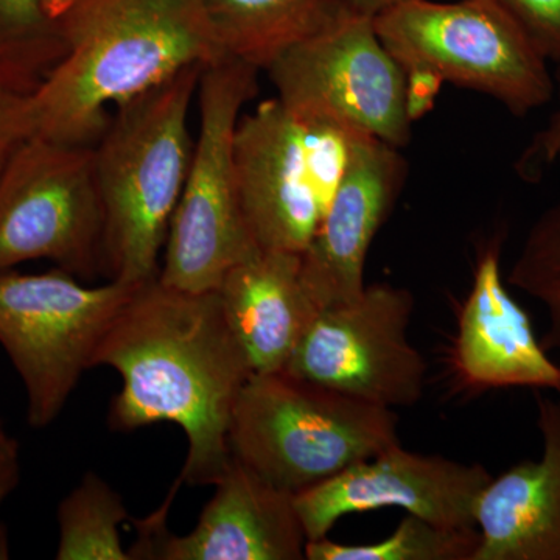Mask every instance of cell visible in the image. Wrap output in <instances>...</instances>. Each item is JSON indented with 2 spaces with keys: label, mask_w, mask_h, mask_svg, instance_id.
<instances>
[{
  "label": "cell",
  "mask_w": 560,
  "mask_h": 560,
  "mask_svg": "<svg viewBox=\"0 0 560 560\" xmlns=\"http://www.w3.org/2000/svg\"><path fill=\"white\" fill-rule=\"evenodd\" d=\"M7 436H9V433H7L5 429H3L2 420H0V442L5 440Z\"/></svg>",
  "instance_id": "f546056e"
},
{
  "label": "cell",
  "mask_w": 560,
  "mask_h": 560,
  "mask_svg": "<svg viewBox=\"0 0 560 560\" xmlns=\"http://www.w3.org/2000/svg\"><path fill=\"white\" fill-rule=\"evenodd\" d=\"M492 475L481 464L393 445L294 495L308 540L329 536L346 515L400 508L442 528H477L475 510Z\"/></svg>",
  "instance_id": "7c38bea8"
},
{
  "label": "cell",
  "mask_w": 560,
  "mask_h": 560,
  "mask_svg": "<svg viewBox=\"0 0 560 560\" xmlns=\"http://www.w3.org/2000/svg\"><path fill=\"white\" fill-rule=\"evenodd\" d=\"M548 61L560 65V0H495Z\"/></svg>",
  "instance_id": "603a6c76"
},
{
  "label": "cell",
  "mask_w": 560,
  "mask_h": 560,
  "mask_svg": "<svg viewBox=\"0 0 560 560\" xmlns=\"http://www.w3.org/2000/svg\"><path fill=\"white\" fill-rule=\"evenodd\" d=\"M480 544L477 528H442L407 514L386 539L345 545L329 537L308 540L307 560H474Z\"/></svg>",
  "instance_id": "44dd1931"
},
{
  "label": "cell",
  "mask_w": 560,
  "mask_h": 560,
  "mask_svg": "<svg viewBox=\"0 0 560 560\" xmlns=\"http://www.w3.org/2000/svg\"><path fill=\"white\" fill-rule=\"evenodd\" d=\"M183 481H176L160 510L132 521L138 537L131 560H302L307 534L293 493L254 474L232 456L215 481L197 526L186 536L167 528L172 500Z\"/></svg>",
  "instance_id": "4fadbf2b"
},
{
  "label": "cell",
  "mask_w": 560,
  "mask_h": 560,
  "mask_svg": "<svg viewBox=\"0 0 560 560\" xmlns=\"http://www.w3.org/2000/svg\"><path fill=\"white\" fill-rule=\"evenodd\" d=\"M228 58L267 70L346 13L342 0H202Z\"/></svg>",
  "instance_id": "ac0fdd59"
},
{
  "label": "cell",
  "mask_w": 560,
  "mask_h": 560,
  "mask_svg": "<svg viewBox=\"0 0 560 560\" xmlns=\"http://www.w3.org/2000/svg\"><path fill=\"white\" fill-rule=\"evenodd\" d=\"M508 283L544 305L548 327L541 346L560 352V201L530 226Z\"/></svg>",
  "instance_id": "7402d4cb"
},
{
  "label": "cell",
  "mask_w": 560,
  "mask_h": 560,
  "mask_svg": "<svg viewBox=\"0 0 560 560\" xmlns=\"http://www.w3.org/2000/svg\"><path fill=\"white\" fill-rule=\"evenodd\" d=\"M58 560H131L120 526L130 518L124 499L95 471H88L58 506Z\"/></svg>",
  "instance_id": "ffe728a7"
},
{
  "label": "cell",
  "mask_w": 560,
  "mask_h": 560,
  "mask_svg": "<svg viewBox=\"0 0 560 560\" xmlns=\"http://www.w3.org/2000/svg\"><path fill=\"white\" fill-rule=\"evenodd\" d=\"M560 138V95H559V105L558 108H556L555 114H552V117L550 121H548L547 127L544 128V130H540L537 132L536 136H534V139L530 140L529 143V153L533 154L534 158H537V160H545L547 158V154H550V151L552 150V147L556 145V142H558Z\"/></svg>",
  "instance_id": "484cf974"
},
{
  "label": "cell",
  "mask_w": 560,
  "mask_h": 560,
  "mask_svg": "<svg viewBox=\"0 0 560 560\" xmlns=\"http://www.w3.org/2000/svg\"><path fill=\"white\" fill-rule=\"evenodd\" d=\"M360 135L268 98L238 120L235 175L257 249L301 254L340 186Z\"/></svg>",
  "instance_id": "5b68a950"
},
{
  "label": "cell",
  "mask_w": 560,
  "mask_h": 560,
  "mask_svg": "<svg viewBox=\"0 0 560 560\" xmlns=\"http://www.w3.org/2000/svg\"><path fill=\"white\" fill-rule=\"evenodd\" d=\"M259 72L234 58L202 70L200 127L161 264L167 285L217 290L232 267L257 250L238 197L234 139L243 108L259 91Z\"/></svg>",
  "instance_id": "8992f818"
},
{
  "label": "cell",
  "mask_w": 560,
  "mask_h": 560,
  "mask_svg": "<svg viewBox=\"0 0 560 560\" xmlns=\"http://www.w3.org/2000/svg\"><path fill=\"white\" fill-rule=\"evenodd\" d=\"M559 167L560 168V138L556 145L552 147L550 154H548L547 161H545L544 173L548 171V168Z\"/></svg>",
  "instance_id": "83f0119b"
},
{
  "label": "cell",
  "mask_w": 560,
  "mask_h": 560,
  "mask_svg": "<svg viewBox=\"0 0 560 560\" xmlns=\"http://www.w3.org/2000/svg\"><path fill=\"white\" fill-rule=\"evenodd\" d=\"M399 419L287 370L253 374L232 410V456L276 488L296 493L400 444Z\"/></svg>",
  "instance_id": "277c9868"
},
{
  "label": "cell",
  "mask_w": 560,
  "mask_h": 560,
  "mask_svg": "<svg viewBox=\"0 0 560 560\" xmlns=\"http://www.w3.org/2000/svg\"><path fill=\"white\" fill-rule=\"evenodd\" d=\"M98 366L121 378L110 429L176 423L187 438L180 481L215 485L232 459V410L253 375L217 290L195 293L160 278L136 287L95 353Z\"/></svg>",
  "instance_id": "6da1fadb"
},
{
  "label": "cell",
  "mask_w": 560,
  "mask_h": 560,
  "mask_svg": "<svg viewBox=\"0 0 560 560\" xmlns=\"http://www.w3.org/2000/svg\"><path fill=\"white\" fill-rule=\"evenodd\" d=\"M372 21L407 73L480 92L518 117L555 95L550 61L495 0H404Z\"/></svg>",
  "instance_id": "52a82bcc"
},
{
  "label": "cell",
  "mask_w": 560,
  "mask_h": 560,
  "mask_svg": "<svg viewBox=\"0 0 560 560\" xmlns=\"http://www.w3.org/2000/svg\"><path fill=\"white\" fill-rule=\"evenodd\" d=\"M501 241L480 250L474 282L458 313L451 368L464 389H551L560 393V364L534 334L525 308L501 276Z\"/></svg>",
  "instance_id": "9a60e30c"
},
{
  "label": "cell",
  "mask_w": 560,
  "mask_h": 560,
  "mask_svg": "<svg viewBox=\"0 0 560 560\" xmlns=\"http://www.w3.org/2000/svg\"><path fill=\"white\" fill-rule=\"evenodd\" d=\"M70 0H0V80L33 94L66 54Z\"/></svg>",
  "instance_id": "d6986e66"
},
{
  "label": "cell",
  "mask_w": 560,
  "mask_h": 560,
  "mask_svg": "<svg viewBox=\"0 0 560 560\" xmlns=\"http://www.w3.org/2000/svg\"><path fill=\"white\" fill-rule=\"evenodd\" d=\"M539 460H523L482 490L474 560H560V401L537 394Z\"/></svg>",
  "instance_id": "2e32d148"
},
{
  "label": "cell",
  "mask_w": 560,
  "mask_h": 560,
  "mask_svg": "<svg viewBox=\"0 0 560 560\" xmlns=\"http://www.w3.org/2000/svg\"><path fill=\"white\" fill-rule=\"evenodd\" d=\"M342 2H345L346 10L349 13L374 20L383 11L389 10L390 7L397 5L404 0H342Z\"/></svg>",
  "instance_id": "4316f807"
},
{
  "label": "cell",
  "mask_w": 560,
  "mask_h": 560,
  "mask_svg": "<svg viewBox=\"0 0 560 560\" xmlns=\"http://www.w3.org/2000/svg\"><path fill=\"white\" fill-rule=\"evenodd\" d=\"M136 287L84 285L61 268L0 271V346L24 385L33 429H46L65 410Z\"/></svg>",
  "instance_id": "ba28073f"
},
{
  "label": "cell",
  "mask_w": 560,
  "mask_h": 560,
  "mask_svg": "<svg viewBox=\"0 0 560 560\" xmlns=\"http://www.w3.org/2000/svg\"><path fill=\"white\" fill-rule=\"evenodd\" d=\"M415 296L390 283L324 308L285 370L378 407L410 408L423 397L429 363L408 340Z\"/></svg>",
  "instance_id": "8fae6325"
},
{
  "label": "cell",
  "mask_w": 560,
  "mask_h": 560,
  "mask_svg": "<svg viewBox=\"0 0 560 560\" xmlns=\"http://www.w3.org/2000/svg\"><path fill=\"white\" fill-rule=\"evenodd\" d=\"M50 260L79 279L103 272L94 145L35 135L0 175V271Z\"/></svg>",
  "instance_id": "9c48e42d"
},
{
  "label": "cell",
  "mask_w": 560,
  "mask_h": 560,
  "mask_svg": "<svg viewBox=\"0 0 560 560\" xmlns=\"http://www.w3.org/2000/svg\"><path fill=\"white\" fill-rule=\"evenodd\" d=\"M407 175L397 147L374 138L357 142L329 208L301 253L302 280L319 311L357 300L366 289L368 253Z\"/></svg>",
  "instance_id": "5bb4252c"
},
{
  "label": "cell",
  "mask_w": 560,
  "mask_h": 560,
  "mask_svg": "<svg viewBox=\"0 0 560 560\" xmlns=\"http://www.w3.org/2000/svg\"><path fill=\"white\" fill-rule=\"evenodd\" d=\"M276 97L349 130L408 145L412 119L408 77L370 18L340 20L283 54L265 70Z\"/></svg>",
  "instance_id": "30bf717a"
},
{
  "label": "cell",
  "mask_w": 560,
  "mask_h": 560,
  "mask_svg": "<svg viewBox=\"0 0 560 560\" xmlns=\"http://www.w3.org/2000/svg\"><path fill=\"white\" fill-rule=\"evenodd\" d=\"M36 135L32 94L0 80V175L25 140Z\"/></svg>",
  "instance_id": "cb8c5ba5"
},
{
  "label": "cell",
  "mask_w": 560,
  "mask_h": 560,
  "mask_svg": "<svg viewBox=\"0 0 560 560\" xmlns=\"http://www.w3.org/2000/svg\"><path fill=\"white\" fill-rule=\"evenodd\" d=\"M66 54L33 92L36 135L94 145L124 103L224 58L202 0H70Z\"/></svg>",
  "instance_id": "7a4b0ae2"
},
{
  "label": "cell",
  "mask_w": 560,
  "mask_h": 560,
  "mask_svg": "<svg viewBox=\"0 0 560 560\" xmlns=\"http://www.w3.org/2000/svg\"><path fill=\"white\" fill-rule=\"evenodd\" d=\"M205 69L183 70L114 109L94 143L108 280L142 285L160 278L161 254L194 154L190 109Z\"/></svg>",
  "instance_id": "3957f363"
},
{
  "label": "cell",
  "mask_w": 560,
  "mask_h": 560,
  "mask_svg": "<svg viewBox=\"0 0 560 560\" xmlns=\"http://www.w3.org/2000/svg\"><path fill=\"white\" fill-rule=\"evenodd\" d=\"M9 537H7L5 529L0 528V559L9 558Z\"/></svg>",
  "instance_id": "f1b7e54d"
},
{
  "label": "cell",
  "mask_w": 560,
  "mask_h": 560,
  "mask_svg": "<svg viewBox=\"0 0 560 560\" xmlns=\"http://www.w3.org/2000/svg\"><path fill=\"white\" fill-rule=\"evenodd\" d=\"M20 478V444L9 434L0 442V506L16 488Z\"/></svg>",
  "instance_id": "d4e9b609"
},
{
  "label": "cell",
  "mask_w": 560,
  "mask_h": 560,
  "mask_svg": "<svg viewBox=\"0 0 560 560\" xmlns=\"http://www.w3.org/2000/svg\"><path fill=\"white\" fill-rule=\"evenodd\" d=\"M217 293L253 374L285 370L320 312L302 280L301 254L285 250L257 249Z\"/></svg>",
  "instance_id": "e0dca14e"
}]
</instances>
